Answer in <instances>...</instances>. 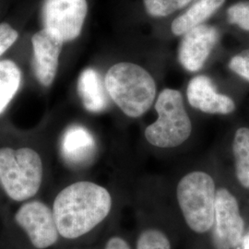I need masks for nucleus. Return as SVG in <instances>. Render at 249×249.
<instances>
[{
    "mask_svg": "<svg viewBox=\"0 0 249 249\" xmlns=\"http://www.w3.org/2000/svg\"><path fill=\"white\" fill-rule=\"evenodd\" d=\"M232 152L235 160V175L241 185L249 188V128L240 127L234 134Z\"/></svg>",
    "mask_w": 249,
    "mask_h": 249,
    "instance_id": "nucleus-16",
    "label": "nucleus"
},
{
    "mask_svg": "<svg viewBox=\"0 0 249 249\" xmlns=\"http://www.w3.org/2000/svg\"><path fill=\"white\" fill-rule=\"evenodd\" d=\"M105 249H131V248L123 238L114 236L108 240Z\"/></svg>",
    "mask_w": 249,
    "mask_h": 249,
    "instance_id": "nucleus-22",
    "label": "nucleus"
},
{
    "mask_svg": "<svg viewBox=\"0 0 249 249\" xmlns=\"http://www.w3.org/2000/svg\"><path fill=\"white\" fill-rule=\"evenodd\" d=\"M227 18L231 24L249 31V1L239 2L227 10Z\"/></svg>",
    "mask_w": 249,
    "mask_h": 249,
    "instance_id": "nucleus-19",
    "label": "nucleus"
},
{
    "mask_svg": "<svg viewBox=\"0 0 249 249\" xmlns=\"http://www.w3.org/2000/svg\"><path fill=\"white\" fill-rule=\"evenodd\" d=\"M95 141L87 128L74 124L66 129L61 140L63 158L71 164L88 162L95 153Z\"/></svg>",
    "mask_w": 249,
    "mask_h": 249,
    "instance_id": "nucleus-12",
    "label": "nucleus"
},
{
    "mask_svg": "<svg viewBox=\"0 0 249 249\" xmlns=\"http://www.w3.org/2000/svg\"><path fill=\"white\" fill-rule=\"evenodd\" d=\"M155 109L157 120L147 126L145 138L152 146L171 149L187 142L192 132V123L177 89H163L158 96Z\"/></svg>",
    "mask_w": 249,
    "mask_h": 249,
    "instance_id": "nucleus-5",
    "label": "nucleus"
},
{
    "mask_svg": "<svg viewBox=\"0 0 249 249\" xmlns=\"http://www.w3.org/2000/svg\"><path fill=\"white\" fill-rule=\"evenodd\" d=\"M216 192L213 178L201 171L187 174L178 183V204L187 226L196 233L213 229Z\"/></svg>",
    "mask_w": 249,
    "mask_h": 249,
    "instance_id": "nucleus-4",
    "label": "nucleus"
},
{
    "mask_svg": "<svg viewBox=\"0 0 249 249\" xmlns=\"http://www.w3.org/2000/svg\"><path fill=\"white\" fill-rule=\"evenodd\" d=\"M43 174L42 159L33 149H0V184L11 199L23 201L36 196Z\"/></svg>",
    "mask_w": 249,
    "mask_h": 249,
    "instance_id": "nucleus-3",
    "label": "nucleus"
},
{
    "mask_svg": "<svg viewBox=\"0 0 249 249\" xmlns=\"http://www.w3.org/2000/svg\"><path fill=\"white\" fill-rule=\"evenodd\" d=\"M15 221L26 231L36 249H47L58 239L53 212L41 201L34 200L22 205L15 214Z\"/></svg>",
    "mask_w": 249,
    "mask_h": 249,
    "instance_id": "nucleus-8",
    "label": "nucleus"
},
{
    "mask_svg": "<svg viewBox=\"0 0 249 249\" xmlns=\"http://www.w3.org/2000/svg\"><path fill=\"white\" fill-rule=\"evenodd\" d=\"M193 0H143L147 12L155 18L169 16L183 9Z\"/></svg>",
    "mask_w": 249,
    "mask_h": 249,
    "instance_id": "nucleus-17",
    "label": "nucleus"
},
{
    "mask_svg": "<svg viewBox=\"0 0 249 249\" xmlns=\"http://www.w3.org/2000/svg\"><path fill=\"white\" fill-rule=\"evenodd\" d=\"M18 32L8 23H0V56L18 39Z\"/></svg>",
    "mask_w": 249,
    "mask_h": 249,
    "instance_id": "nucleus-21",
    "label": "nucleus"
},
{
    "mask_svg": "<svg viewBox=\"0 0 249 249\" xmlns=\"http://www.w3.org/2000/svg\"><path fill=\"white\" fill-rule=\"evenodd\" d=\"M105 86L116 106L133 118L144 115L156 96V83L151 74L133 63L112 66L106 75Z\"/></svg>",
    "mask_w": 249,
    "mask_h": 249,
    "instance_id": "nucleus-2",
    "label": "nucleus"
},
{
    "mask_svg": "<svg viewBox=\"0 0 249 249\" xmlns=\"http://www.w3.org/2000/svg\"><path fill=\"white\" fill-rule=\"evenodd\" d=\"M64 43L57 33L47 29L37 32L32 37L35 75L44 87L51 86L54 80Z\"/></svg>",
    "mask_w": 249,
    "mask_h": 249,
    "instance_id": "nucleus-9",
    "label": "nucleus"
},
{
    "mask_svg": "<svg viewBox=\"0 0 249 249\" xmlns=\"http://www.w3.org/2000/svg\"><path fill=\"white\" fill-rule=\"evenodd\" d=\"M21 83V72L11 60L0 61V116L9 107Z\"/></svg>",
    "mask_w": 249,
    "mask_h": 249,
    "instance_id": "nucleus-15",
    "label": "nucleus"
},
{
    "mask_svg": "<svg viewBox=\"0 0 249 249\" xmlns=\"http://www.w3.org/2000/svg\"><path fill=\"white\" fill-rule=\"evenodd\" d=\"M225 0H196L185 13L178 16L172 23V32L175 36H184L191 29L203 24L220 9Z\"/></svg>",
    "mask_w": 249,
    "mask_h": 249,
    "instance_id": "nucleus-14",
    "label": "nucleus"
},
{
    "mask_svg": "<svg viewBox=\"0 0 249 249\" xmlns=\"http://www.w3.org/2000/svg\"><path fill=\"white\" fill-rule=\"evenodd\" d=\"M189 105L206 114L228 115L234 109V102L230 97L218 93L211 79L204 75L190 80L187 89Z\"/></svg>",
    "mask_w": 249,
    "mask_h": 249,
    "instance_id": "nucleus-11",
    "label": "nucleus"
},
{
    "mask_svg": "<svg viewBox=\"0 0 249 249\" xmlns=\"http://www.w3.org/2000/svg\"><path fill=\"white\" fill-rule=\"evenodd\" d=\"M219 37V32L215 27L206 24L187 32L178 49V59L183 68L190 72L201 70Z\"/></svg>",
    "mask_w": 249,
    "mask_h": 249,
    "instance_id": "nucleus-10",
    "label": "nucleus"
},
{
    "mask_svg": "<svg viewBox=\"0 0 249 249\" xmlns=\"http://www.w3.org/2000/svg\"><path fill=\"white\" fill-rule=\"evenodd\" d=\"M112 197L105 187L82 181L65 187L55 196L53 213L59 234L77 239L102 223L110 213Z\"/></svg>",
    "mask_w": 249,
    "mask_h": 249,
    "instance_id": "nucleus-1",
    "label": "nucleus"
},
{
    "mask_svg": "<svg viewBox=\"0 0 249 249\" xmlns=\"http://www.w3.org/2000/svg\"><path fill=\"white\" fill-rule=\"evenodd\" d=\"M215 249H235L244 239L245 222L235 196L226 188L216 192L215 216L213 226Z\"/></svg>",
    "mask_w": 249,
    "mask_h": 249,
    "instance_id": "nucleus-6",
    "label": "nucleus"
},
{
    "mask_svg": "<svg viewBox=\"0 0 249 249\" xmlns=\"http://www.w3.org/2000/svg\"><path fill=\"white\" fill-rule=\"evenodd\" d=\"M137 249H171L167 235L158 229H147L138 238Z\"/></svg>",
    "mask_w": 249,
    "mask_h": 249,
    "instance_id": "nucleus-18",
    "label": "nucleus"
},
{
    "mask_svg": "<svg viewBox=\"0 0 249 249\" xmlns=\"http://www.w3.org/2000/svg\"><path fill=\"white\" fill-rule=\"evenodd\" d=\"M87 11L86 0H44V29L57 33L64 42L73 41L80 36Z\"/></svg>",
    "mask_w": 249,
    "mask_h": 249,
    "instance_id": "nucleus-7",
    "label": "nucleus"
},
{
    "mask_svg": "<svg viewBox=\"0 0 249 249\" xmlns=\"http://www.w3.org/2000/svg\"><path fill=\"white\" fill-rule=\"evenodd\" d=\"M231 71L249 81V49L236 54L229 63Z\"/></svg>",
    "mask_w": 249,
    "mask_h": 249,
    "instance_id": "nucleus-20",
    "label": "nucleus"
},
{
    "mask_svg": "<svg viewBox=\"0 0 249 249\" xmlns=\"http://www.w3.org/2000/svg\"><path fill=\"white\" fill-rule=\"evenodd\" d=\"M78 92L84 107L91 113H100L108 106L107 90L98 72L86 69L78 80Z\"/></svg>",
    "mask_w": 249,
    "mask_h": 249,
    "instance_id": "nucleus-13",
    "label": "nucleus"
}]
</instances>
